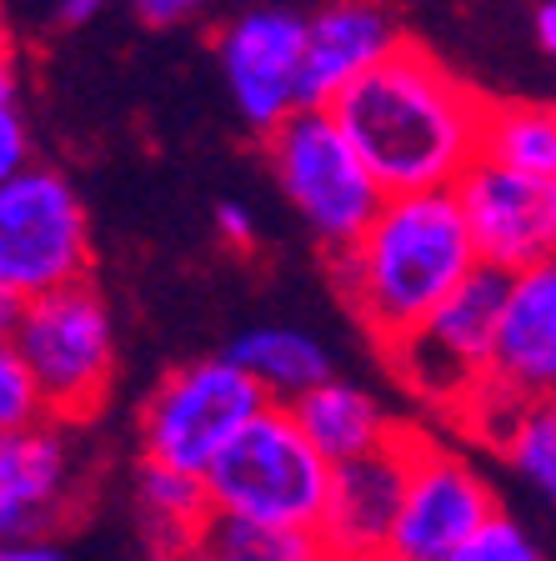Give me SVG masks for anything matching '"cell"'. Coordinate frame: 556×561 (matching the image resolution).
<instances>
[{
    "label": "cell",
    "instance_id": "1",
    "mask_svg": "<svg viewBox=\"0 0 556 561\" xmlns=\"http://www.w3.org/2000/svg\"><path fill=\"white\" fill-rule=\"evenodd\" d=\"M326 111L337 116L382 191H431L452 186L476 161L487 95L401 35L376 66L331 95Z\"/></svg>",
    "mask_w": 556,
    "mask_h": 561
},
{
    "label": "cell",
    "instance_id": "2",
    "mask_svg": "<svg viewBox=\"0 0 556 561\" xmlns=\"http://www.w3.org/2000/svg\"><path fill=\"white\" fill-rule=\"evenodd\" d=\"M472 266L476 245L452 186L386 191L376 216L331 251V280L376 346L417 327Z\"/></svg>",
    "mask_w": 556,
    "mask_h": 561
},
{
    "label": "cell",
    "instance_id": "3",
    "mask_svg": "<svg viewBox=\"0 0 556 561\" xmlns=\"http://www.w3.org/2000/svg\"><path fill=\"white\" fill-rule=\"evenodd\" d=\"M201 481H206L211 512L251 516V522L316 537L326 512V486H331V461L306 442V432L291 421L281 401H266L211 456Z\"/></svg>",
    "mask_w": 556,
    "mask_h": 561
},
{
    "label": "cell",
    "instance_id": "4",
    "mask_svg": "<svg viewBox=\"0 0 556 561\" xmlns=\"http://www.w3.org/2000/svg\"><path fill=\"white\" fill-rule=\"evenodd\" d=\"M11 346L21 351L46 416L86 421L105 407L116 381V321L91 276L21 301Z\"/></svg>",
    "mask_w": 556,
    "mask_h": 561
},
{
    "label": "cell",
    "instance_id": "5",
    "mask_svg": "<svg viewBox=\"0 0 556 561\" xmlns=\"http://www.w3.org/2000/svg\"><path fill=\"white\" fill-rule=\"evenodd\" d=\"M261 140L281 196L326 251H341L386 201L382 181L371 175L326 105H296Z\"/></svg>",
    "mask_w": 556,
    "mask_h": 561
},
{
    "label": "cell",
    "instance_id": "6",
    "mask_svg": "<svg viewBox=\"0 0 556 561\" xmlns=\"http://www.w3.org/2000/svg\"><path fill=\"white\" fill-rule=\"evenodd\" d=\"M507 276L511 271H497V266H481V261H476L452 291L421 316L417 327H406L401 336L382 346L392 371L401 376L427 407L452 411L456 401L487 376Z\"/></svg>",
    "mask_w": 556,
    "mask_h": 561
},
{
    "label": "cell",
    "instance_id": "7",
    "mask_svg": "<svg viewBox=\"0 0 556 561\" xmlns=\"http://www.w3.org/2000/svg\"><path fill=\"white\" fill-rule=\"evenodd\" d=\"M91 276V210L56 165H21L0 181V280L21 301Z\"/></svg>",
    "mask_w": 556,
    "mask_h": 561
},
{
    "label": "cell",
    "instance_id": "8",
    "mask_svg": "<svg viewBox=\"0 0 556 561\" xmlns=\"http://www.w3.org/2000/svg\"><path fill=\"white\" fill-rule=\"evenodd\" d=\"M266 407V391L231 362L201 356L156 381L140 407V456L181 471H206L211 456Z\"/></svg>",
    "mask_w": 556,
    "mask_h": 561
},
{
    "label": "cell",
    "instance_id": "9",
    "mask_svg": "<svg viewBox=\"0 0 556 561\" xmlns=\"http://www.w3.org/2000/svg\"><path fill=\"white\" fill-rule=\"evenodd\" d=\"M497 506L501 502H497V491H491V481L462 451L421 436L382 557L386 561H441L456 541L472 537Z\"/></svg>",
    "mask_w": 556,
    "mask_h": 561
},
{
    "label": "cell",
    "instance_id": "10",
    "mask_svg": "<svg viewBox=\"0 0 556 561\" xmlns=\"http://www.w3.org/2000/svg\"><path fill=\"white\" fill-rule=\"evenodd\" d=\"M452 196L462 206L466 236L476 245V261L497 271H522L536 261H552L556 251V181L526 171H507L497 161L476 156L452 181Z\"/></svg>",
    "mask_w": 556,
    "mask_h": 561
},
{
    "label": "cell",
    "instance_id": "11",
    "mask_svg": "<svg viewBox=\"0 0 556 561\" xmlns=\"http://www.w3.org/2000/svg\"><path fill=\"white\" fill-rule=\"evenodd\" d=\"M76 421L41 416L0 436V537H46L86 496Z\"/></svg>",
    "mask_w": 556,
    "mask_h": 561
},
{
    "label": "cell",
    "instance_id": "12",
    "mask_svg": "<svg viewBox=\"0 0 556 561\" xmlns=\"http://www.w3.org/2000/svg\"><path fill=\"white\" fill-rule=\"evenodd\" d=\"M216 60L236 116L256 136H266L302 105V15L286 5H261L226 21V31L216 35Z\"/></svg>",
    "mask_w": 556,
    "mask_h": 561
},
{
    "label": "cell",
    "instance_id": "13",
    "mask_svg": "<svg viewBox=\"0 0 556 561\" xmlns=\"http://www.w3.org/2000/svg\"><path fill=\"white\" fill-rule=\"evenodd\" d=\"M421 432L396 426L382 446H371L361 456H347L331 467V486H326V512L316 541L331 551H356V557H382L386 531L396 522L406 491V471L417 456Z\"/></svg>",
    "mask_w": 556,
    "mask_h": 561
},
{
    "label": "cell",
    "instance_id": "14",
    "mask_svg": "<svg viewBox=\"0 0 556 561\" xmlns=\"http://www.w3.org/2000/svg\"><path fill=\"white\" fill-rule=\"evenodd\" d=\"M487 381L517 401H552L556 386V266L536 261L507 276Z\"/></svg>",
    "mask_w": 556,
    "mask_h": 561
},
{
    "label": "cell",
    "instance_id": "15",
    "mask_svg": "<svg viewBox=\"0 0 556 561\" xmlns=\"http://www.w3.org/2000/svg\"><path fill=\"white\" fill-rule=\"evenodd\" d=\"M401 41V21L382 0H331L302 21V105H326Z\"/></svg>",
    "mask_w": 556,
    "mask_h": 561
},
{
    "label": "cell",
    "instance_id": "16",
    "mask_svg": "<svg viewBox=\"0 0 556 561\" xmlns=\"http://www.w3.org/2000/svg\"><path fill=\"white\" fill-rule=\"evenodd\" d=\"M286 411L306 432V442H311L331 467L347 461V456H361V451H371V446H382L386 436L401 426L382 401L371 397L366 386L341 381L337 371L321 376L316 386H306L302 397H291Z\"/></svg>",
    "mask_w": 556,
    "mask_h": 561
},
{
    "label": "cell",
    "instance_id": "17",
    "mask_svg": "<svg viewBox=\"0 0 556 561\" xmlns=\"http://www.w3.org/2000/svg\"><path fill=\"white\" fill-rule=\"evenodd\" d=\"M226 356L266 391V401H281V407L291 397H302L321 376H331L326 346L302 327H251L231 341Z\"/></svg>",
    "mask_w": 556,
    "mask_h": 561
},
{
    "label": "cell",
    "instance_id": "18",
    "mask_svg": "<svg viewBox=\"0 0 556 561\" xmlns=\"http://www.w3.org/2000/svg\"><path fill=\"white\" fill-rule=\"evenodd\" d=\"M476 156L556 181V111L546 101H487Z\"/></svg>",
    "mask_w": 556,
    "mask_h": 561
},
{
    "label": "cell",
    "instance_id": "19",
    "mask_svg": "<svg viewBox=\"0 0 556 561\" xmlns=\"http://www.w3.org/2000/svg\"><path fill=\"white\" fill-rule=\"evenodd\" d=\"M136 502H140V516H146V531H151L156 551L175 547V541H191L211 512L206 481L196 471L161 467V461H140Z\"/></svg>",
    "mask_w": 556,
    "mask_h": 561
},
{
    "label": "cell",
    "instance_id": "20",
    "mask_svg": "<svg viewBox=\"0 0 556 561\" xmlns=\"http://www.w3.org/2000/svg\"><path fill=\"white\" fill-rule=\"evenodd\" d=\"M191 541L211 561H306L321 547L306 531H286V526H266V522L231 516V512H206V522L196 526Z\"/></svg>",
    "mask_w": 556,
    "mask_h": 561
},
{
    "label": "cell",
    "instance_id": "21",
    "mask_svg": "<svg viewBox=\"0 0 556 561\" xmlns=\"http://www.w3.org/2000/svg\"><path fill=\"white\" fill-rule=\"evenodd\" d=\"M497 451L507 456L511 471H517L542 502H552L556 496V407L552 401H532Z\"/></svg>",
    "mask_w": 556,
    "mask_h": 561
},
{
    "label": "cell",
    "instance_id": "22",
    "mask_svg": "<svg viewBox=\"0 0 556 561\" xmlns=\"http://www.w3.org/2000/svg\"><path fill=\"white\" fill-rule=\"evenodd\" d=\"M441 561H546V557H542V541H536L517 516H507L497 506L472 537L456 541Z\"/></svg>",
    "mask_w": 556,
    "mask_h": 561
},
{
    "label": "cell",
    "instance_id": "23",
    "mask_svg": "<svg viewBox=\"0 0 556 561\" xmlns=\"http://www.w3.org/2000/svg\"><path fill=\"white\" fill-rule=\"evenodd\" d=\"M41 416H46V407H41V391L25 371L21 351L11 346V336H0V436L15 432V426H31Z\"/></svg>",
    "mask_w": 556,
    "mask_h": 561
},
{
    "label": "cell",
    "instance_id": "24",
    "mask_svg": "<svg viewBox=\"0 0 556 561\" xmlns=\"http://www.w3.org/2000/svg\"><path fill=\"white\" fill-rule=\"evenodd\" d=\"M31 161H35V140H31V121H25L21 101H0V181H11Z\"/></svg>",
    "mask_w": 556,
    "mask_h": 561
},
{
    "label": "cell",
    "instance_id": "25",
    "mask_svg": "<svg viewBox=\"0 0 556 561\" xmlns=\"http://www.w3.org/2000/svg\"><path fill=\"white\" fill-rule=\"evenodd\" d=\"M216 236L231 245V251H256L261 226H256V216L241 206V201H220L216 206Z\"/></svg>",
    "mask_w": 556,
    "mask_h": 561
},
{
    "label": "cell",
    "instance_id": "26",
    "mask_svg": "<svg viewBox=\"0 0 556 561\" xmlns=\"http://www.w3.org/2000/svg\"><path fill=\"white\" fill-rule=\"evenodd\" d=\"M211 0H131V11L140 15V21L151 25H181V21H196L201 11H206Z\"/></svg>",
    "mask_w": 556,
    "mask_h": 561
},
{
    "label": "cell",
    "instance_id": "27",
    "mask_svg": "<svg viewBox=\"0 0 556 561\" xmlns=\"http://www.w3.org/2000/svg\"><path fill=\"white\" fill-rule=\"evenodd\" d=\"M0 561H70L50 537H0Z\"/></svg>",
    "mask_w": 556,
    "mask_h": 561
},
{
    "label": "cell",
    "instance_id": "28",
    "mask_svg": "<svg viewBox=\"0 0 556 561\" xmlns=\"http://www.w3.org/2000/svg\"><path fill=\"white\" fill-rule=\"evenodd\" d=\"M532 35H536V46L552 56L556 50V0H542V5L532 11Z\"/></svg>",
    "mask_w": 556,
    "mask_h": 561
},
{
    "label": "cell",
    "instance_id": "29",
    "mask_svg": "<svg viewBox=\"0 0 556 561\" xmlns=\"http://www.w3.org/2000/svg\"><path fill=\"white\" fill-rule=\"evenodd\" d=\"M101 11H105V0H56V15L66 25H86V21H95Z\"/></svg>",
    "mask_w": 556,
    "mask_h": 561
},
{
    "label": "cell",
    "instance_id": "30",
    "mask_svg": "<svg viewBox=\"0 0 556 561\" xmlns=\"http://www.w3.org/2000/svg\"><path fill=\"white\" fill-rule=\"evenodd\" d=\"M15 95H21V66L0 41V101H15Z\"/></svg>",
    "mask_w": 556,
    "mask_h": 561
},
{
    "label": "cell",
    "instance_id": "31",
    "mask_svg": "<svg viewBox=\"0 0 556 561\" xmlns=\"http://www.w3.org/2000/svg\"><path fill=\"white\" fill-rule=\"evenodd\" d=\"M15 316H21V296L0 280V336H11V327H15Z\"/></svg>",
    "mask_w": 556,
    "mask_h": 561
},
{
    "label": "cell",
    "instance_id": "32",
    "mask_svg": "<svg viewBox=\"0 0 556 561\" xmlns=\"http://www.w3.org/2000/svg\"><path fill=\"white\" fill-rule=\"evenodd\" d=\"M161 561H211V557L196 547V541H175V547L161 551Z\"/></svg>",
    "mask_w": 556,
    "mask_h": 561
},
{
    "label": "cell",
    "instance_id": "33",
    "mask_svg": "<svg viewBox=\"0 0 556 561\" xmlns=\"http://www.w3.org/2000/svg\"><path fill=\"white\" fill-rule=\"evenodd\" d=\"M306 561H386V557H356V551H331V547H316Z\"/></svg>",
    "mask_w": 556,
    "mask_h": 561
},
{
    "label": "cell",
    "instance_id": "34",
    "mask_svg": "<svg viewBox=\"0 0 556 561\" xmlns=\"http://www.w3.org/2000/svg\"><path fill=\"white\" fill-rule=\"evenodd\" d=\"M0 41H5V0H0Z\"/></svg>",
    "mask_w": 556,
    "mask_h": 561
}]
</instances>
